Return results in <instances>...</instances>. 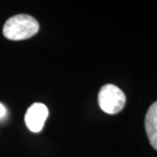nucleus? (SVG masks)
I'll return each mask as SVG.
<instances>
[{
	"mask_svg": "<svg viewBox=\"0 0 157 157\" xmlns=\"http://www.w3.org/2000/svg\"><path fill=\"white\" fill-rule=\"evenodd\" d=\"M6 114V107H4L3 104L0 103V119H2L3 117H5Z\"/></svg>",
	"mask_w": 157,
	"mask_h": 157,
	"instance_id": "39448f33",
	"label": "nucleus"
},
{
	"mask_svg": "<svg viewBox=\"0 0 157 157\" xmlns=\"http://www.w3.org/2000/svg\"><path fill=\"white\" fill-rule=\"evenodd\" d=\"M99 106L109 114H115L123 109L126 103V96L118 86L112 84L103 86L98 95Z\"/></svg>",
	"mask_w": 157,
	"mask_h": 157,
	"instance_id": "f03ea898",
	"label": "nucleus"
},
{
	"mask_svg": "<svg viewBox=\"0 0 157 157\" xmlns=\"http://www.w3.org/2000/svg\"><path fill=\"white\" fill-rule=\"evenodd\" d=\"M39 22L33 17L18 14L10 17L5 24L3 33L10 40H22L34 36L39 32Z\"/></svg>",
	"mask_w": 157,
	"mask_h": 157,
	"instance_id": "f257e3e1",
	"label": "nucleus"
},
{
	"mask_svg": "<svg viewBox=\"0 0 157 157\" xmlns=\"http://www.w3.org/2000/svg\"><path fill=\"white\" fill-rule=\"evenodd\" d=\"M145 129L150 144L157 150V101L152 104L147 112Z\"/></svg>",
	"mask_w": 157,
	"mask_h": 157,
	"instance_id": "20e7f679",
	"label": "nucleus"
},
{
	"mask_svg": "<svg viewBox=\"0 0 157 157\" xmlns=\"http://www.w3.org/2000/svg\"><path fill=\"white\" fill-rule=\"evenodd\" d=\"M47 116L48 109L46 106L42 103H34L28 108L25 121L30 131L38 133L43 128Z\"/></svg>",
	"mask_w": 157,
	"mask_h": 157,
	"instance_id": "7ed1b4c3",
	"label": "nucleus"
}]
</instances>
